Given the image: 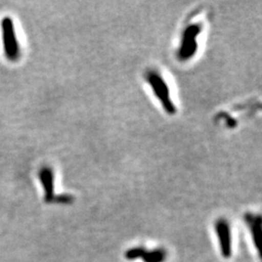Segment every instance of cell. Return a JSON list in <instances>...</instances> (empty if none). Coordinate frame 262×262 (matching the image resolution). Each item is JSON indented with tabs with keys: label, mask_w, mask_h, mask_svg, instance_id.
Segmentation results:
<instances>
[{
	"label": "cell",
	"mask_w": 262,
	"mask_h": 262,
	"mask_svg": "<svg viewBox=\"0 0 262 262\" xmlns=\"http://www.w3.org/2000/svg\"><path fill=\"white\" fill-rule=\"evenodd\" d=\"M2 42L5 56L11 60L16 61L19 57V46L13 20L6 17L1 21Z\"/></svg>",
	"instance_id": "obj_1"
},
{
	"label": "cell",
	"mask_w": 262,
	"mask_h": 262,
	"mask_svg": "<svg viewBox=\"0 0 262 262\" xmlns=\"http://www.w3.org/2000/svg\"><path fill=\"white\" fill-rule=\"evenodd\" d=\"M145 253H146V250L143 247H136L128 250L125 253V258L128 260H135L137 258H142Z\"/></svg>",
	"instance_id": "obj_7"
},
{
	"label": "cell",
	"mask_w": 262,
	"mask_h": 262,
	"mask_svg": "<svg viewBox=\"0 0 262 262\" xmlns=\"http://www.w3.org/2000/svg\"><path fill=\"white\" fill-rule=\"evenodd\" d=\"M215 231L219 238L221 253L225 258L230 257L232 254V242L229 224L225 220H219L215 224Z\"/></svg>",
	"instance_id": "obj_2"
},
{
	"label": "cell",
	"mask_w": 262,
	"mask_h": 262,
	"mask_svg": "<svg viewBox=\"0 0 262 262\" xmlns=\"http://www.w3.org/2000/svg\"><path fill=\"white\" fill-rule=\"evenodd\" d=\"M245 221L250 226L253 243L255 245L256 249L259 251L260 250V240H261V217H260V215L248 214V215H245Z\"/></svg>",
	"instance_id": "obj_5"
},
{
	"label": "cell",
	"mask_w": 262,
	"mask_h": 262,
	"mask_svg": "<svg viewBox=\"0 0 262 262\" xmlns=\"http://www.w3.org/2000/svg\"><path fill=\"white\" fill-rule=\"evenodd\" d=\"M39 179L45 192V199L50 202L55 197V176L53 170L49 167H43L40 170Z\"/></svg>",
	"instance_id": "obj_4"
},
{
	"label": "cell",
	"mask_w": 262,
	"mask_h": 262,
	"mask_svg": "<svg viewBox=\"0 0 262 262\" xmlns=\"http://www.w3.org/2000/svg\"><path fill=\"white\" fill-rule=\"evenodd\" d=\"M144 262H164L166 259V253L164 250L159 249L144 253L142 257Z\"/></svg>",
	"instance_id": "obj_6"
},
{
	"label": "cell",
	"mask_w": 262,
	"mask_h": 262,
	"mask_svg": "<svg viewBox=\"0 0 262 262\" xmlns=\"http://www.w3.org/2000/svg\"><path fill=\"white\" fill-rule=\"evenodd\" d=\"M150 79V84H151L152 89L155 88V91L158 94L159 98L164 102V108L168 113H172L175 111L174 106L172 103V100L168 98V89H167V84L164 82V80L162 79V77L156 74L155 72L150 73L149 75Z\"/></svg>",
	"instance_id": "obj_3"
}]
</instances>
